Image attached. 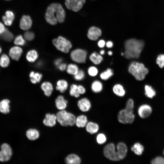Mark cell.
<instances>
[{
    "label": "cell",
    "instance_id": "obj_1",
    "mask_svg": "<svg viewBox=\"0 0 164 164\" xmlns=\"http://www.w3.org/2000/svg\"><path fill=\"white\" fill-rule=\"evenodd\" d=\"M65 11L58 3H53L47 7L45 13V19L46 22L52 25H56L58 22H63L65 18Z\"/></svg>",
    "mask_w": 164,
    "mask_h": 164
},
{
    "label": "cell",
    "instance_id": "obj_2",
    "mask_svg": "<svg viewBox=\"0 0 164 164\" xmlns=\"http://www.w3.org/2000/svg\"><path fill=\"white\" fill-rule=\"evenodd\" d=\"M144 45V42L141 40L135 39L127 40L125 43V56L127 59L138 58Z\"/></svg>",
    "mask_w": 164,
    "mask_h": 164
},
{
    "label": "cell",
    "instance_id": "obj_3",
    "mask_svg": "<svg viewBox=\"0 0 164 164\" xmlns=\"http://www.w3.org/2000/svg\"><path fill=\"white\" fill-rule=\"evenodd\" d=\"M128 71L138 80H144L149 72L148 69L143 64L136 61H133L130 64Z\"/></svg>",
    "mask_w": 164,
    "mask_h": 164
},
{
    "label": "cell",
    "instance_id": "obj_4",
    "mask_svg": "<svg viewBox=\"0 0 164 164\" xmlns=\"http://www.w3.org/2000/svg\"><path fill=\"white\" fill-rule=\"evenodd\" d=\"M56 116L57 120L62 126H72L75 124L76 116L64 110H60L57 113Z\"/></svg>",
    "mask_w": 164,
    "mask_h": 164
},
{
    "label": "cell",
    "instance_id": "obj_5",
    "mask_svg": "<svg viewBox=\"0 0 164 164\" xmlns=\"http://www.w3.org/2000/svg\"><path fill=\"white\" fill-rule=\"evenodd\" d=\"M53 43L57 49L65 53H68L72 46L70 41L61 36L53 39Z\"/></svg>",
    "mask_w": 164,
    "mask_h": 164
},
{
    "label": "cell",
    "instance_id": "obj_6",
    "mask_svg": "<svg viewBox=\"0 0 164 164\" xmlns=\"http://www.w3.org/2000/svg\"><path fill=\"white\" fill-rule=\"evenodd\" d=\"M133 111L128 110L125 108L120 110L117 116L119 122L123 124L132 123L135 119Z\"/></svg>",
    "mask_w": 164,
    "mask_h": 164
},
{
    "label": "cell",
    "instance_id": "obj_7",
    "mask_svg": "<svg viewBox=\"0 0 164 164\" xmlns=\"http://www.w3.org/2000/svg\"><path fill=\"white\" fill-rule=\"evenodd\" d=\"M104 156L110 160L113 161H120L116 149V147L113 143L107 144L103 149Z\"/></svg>",
    "mask_w": 164,
    "mask_h": 164
},
{
    "label": "cell",
    "instance_id": "obj_8",
    "mask_svg": "<svg viewBox=\"0 0 164 164\" xmlns=\"http://www.w3.org/2000/svg\"><path fill=\"white\" fill-rule=\"evenodd\" d=\"M87 52L85 50L77 49L73 50L70 53V57L74 61L78 63L86 62Z\"/></svg>",
    "mask_w": 164,
    "mask_h": 164
},
{
    "label": "cell",
    "instance_id": "obj_9",
    "mask_svg": "<svg viewBox=\"0 0 164 164\" xmlns=\"http://www.w3.org/2000/svg\"><path fill=\"white\" fill-rule=\"evenodd\" d=\"M0 151V161L6 162L11 158L12 155V151L10 146L8 144L4 143L1 146Z\"/></svg>",
    "mask_w": 164,
    "mask_h": 164
},
{
    "label": "cell",
    "instance_id": "obj_10",
    "mask_svg": "<svg viewBox=\"0 0 164 164\" xmlns=\"http://www.w3.org/2000/svg\"><path fill=\"white\" fill-rule=\"evenodd\" d=\"M85 2V0H65V4L68 9L77 12L82 8Z\"/></svg>",
    "mask_w": 164,
    "mask_h": 164
},
{
    "label": "cell",
    "instance_id": "obj_11",
    "mask_svg": "<svg viewBox=\"0 0 164 164\" xmlns=\"http://www.w3.org/2000/svg\"><path fill=\"white\" fill-rule=\"evenodd\" d=\"M32 24V21L31 17L29 15H24L20 20L19 26L22 29L27 31L31 28Z\"/></svg>",
    "mask_w": 164,
    "mask_h": 164
},
{
    "label": "cell",
    "instance_id": "obj_12",
    "mask_svg": "<svg viewBox=\"0 0 164 164\" xmlns=\"http://www.w3.org/2000/svg\"><path fill=\"white\" fill-rule=\"evenodd\" d=\"M116 147L119 160L125 159L128 152V148L126 145L124 143L121 142H119Z\"/></svg>",
    "mask_w": 164,
    "mask_h": 164
},
{
    "label": "cell",
    "instance_id": "obj_13",
    "mask_svg": "<svg viewBox=\"0 0 164 164\" xmlns=\"http://www.w3.org/2000/svg\"><path fill=\"white\" fill-rule=\"evenodd\" d=\"M77 106L81 111L87 112L91 109V104L90 101L87 98L84 97L78 101Z\"/></svg>",
    "mask_w": 164,
    "mask_h": 164
},
{
    "label": "cell",
    "instance_id": "obj_14",
    "mask_svg": "<svg viewBox=\"0 0 164 164\" xmlns=\"http://www.w3.org/2000/svg\"><path fill=\"white\" fill-rule=\"evenodd\" d=\"M101 35V31L99 28L95 26H92L88 30L87 36L91 40L95 41L98 39Z\"/></svg>",
    "mask_w": 164,
    "mask_h": 164
},
{
    "label": "cell",
    "instance_id": "obj_15",
    "mask_svg": "<svg viewBox=\"0 0 164 164\" xmlns=\"http://www.w3.org/2000/svg\"><path fill=\"white\" fill-rule=\"evenodd\" d=\"M152 108L147 104L142 105L139 108L138 113L140 117L142 118H146L149 116L151 113Z\"/></svg>",
    "mask_w": 164,
    "mask_h": 164
},
{
    "label": "cell",
    "instance_id": "obj_16",
    "mask_svg": "<svg viewBox=\"0 0 164 164\" xmlns=\"http://www.w3.org/2000/svg\"><path fill=\"white\" fill-rule=\"evenodd\" d=\"M56 115L48 113L46 114L45 118L43 121V123L47 126L52 127L56 125Z\"/></svg>",
    "mask_w": 164,
    "mask_h": 164
},
{
    "label": "cell",
    "instance_id": "obj_17",
    "mask_svg": "<svg viewBox=\"0 0 164 164\" xmlns=\"http://www.w3.org/2000/svg\"><path fill=\"white\" fill-rule=\"evenodd\" d=\"M22 53V50L21 47L18 46H14L10 49L9 55L12 59L18 60Z\"/></svg>",
    "mask_w": 164,
    "mask_h": 164
},
{
    "label": "cell",
    "instance_id": "obj_18",
    "mask_svg": "<svg viewBox=\"0 0 164 164\" xmlns=\"http://www.w3.org/2000/svg\"><path fill=\"white\" fill-rule=\"evenodd\" d=\"M15 18L14 12L10 10L7 11L5 15L3 16L2 19L4 24L6 26L12 25Z\"/></svg>",
    "mask_w": 164,
    "mask_h": 164
},
{
    "label": "cell",
    "instance_id": "obj_19",
    "mask_svg": "<svg viewBox=\"0 0 164 164\" xmlns=\"http://www.w3.org/2000/svg\"><path fill=\"white\" fill-rule=\"evenodd\" d=\"M86 131L91 134H94L97 133L99 129V125L93 121L88 122L85 126Z\"/></svg>",
    "mask_w": 164,
    "mask_h": 164
},
{
    "label": "cell",
    "instance_id": "obj_20",
    "mask_svg": "<svg viewBox=\"0 0 164 164\" xmlns=\"http://www.w3.org/2000/svg\"><path fill=\"white\" fill-rule=\"evenodd\" d=\"M55 102L56 108L60 110H64L67 107V101L62 95L59 96L57 97Z\"/></svg>",
    "mask_w": 164,
    "mask_h": 164
},
{
    "label": "cell",
    "instance_id": "obj_21",
    "mask_svg": "<svg viewBox=\"0 0 164 164\" xmlns=\"http://www.w3.org/2000/svg\"><path fill=\"white\" fill-rule=\"evenodd\" d=\"M88 122L87 116L81 114L76 118L75 125L78 128H82L85 127Z\"/></svg>",
    "mask_w": 164,
    "mask_h": 164
},
{
    "label": "cell",
    "instance_id": "obj_22",
    "mask_svg": "<svg viewBox=\"0 0 164 164\" xmlns=\"http://www.w3.org/2000/svg\"><path fill=\"white\" fill-rule=\"evenodd\" d=\"M65 162L67 164H80L81 160L80 157L77 155L71 154L66 157Z\"/></svg>",
    "mask_w": 164,
    "mask_h": 164
},
{
    "label": "cell",
    "instance_id": "obj_23",
    "mask_svg": "<svg viewBox=\"0 0 164 164\" xmlns=\"http://www.w3.org/2000/svg\"><path fill=\"white\" fill-rule=\"evenodd\" d=\"M112 91L115 94L119 97L124 96L126 93L123 86L119 84H117L114 85L112 88Z\"/></svg>",
    "mask_w": 164,
    "mask_h": 164
},
{
    "label": "cell",
    "instance_id": "obj_24",
    "mask_svg": "<svg viewBox=\"0 0 164 164\" xmlns=\"http://www.w3.org/2000/svg\"><path fill=\"white\" fill-rule=\"evenodd\" d=\"M41 88L46 96L49 97L51 95L53 89L51 83L48 82H44L41 84Z\"/></svg>",
    "mask_w": 164,
    "mask_h": 164
},
{
    "label": "cell",
    "instance_id": "obj_25",
    "mask_svg": "<svg viewBox=\"0 0 164 164\" xmlns=\"http://www.w3.org/2000/svg\"><path fill=\"white\" fill-rule=\"evenodd\" d=\"M26 135L29 139L35 140L39 138V132L35 129L30 128L27 131Z\"/></svg>",
    "mask_w": 164,
    "mask_h": 164
},
{
    "label": "cell",
    "instance_id": "obj_26",
    "mask_svg": "<svg viewBox=\"0 0 164 164\" xmlns=\"http://www.w3.org/2000/svg\"><path fill=\"white\" fill-rule=\"evenodd\" d=\"M90 60L95 65L100 64L103 60L101 55L97 52H94L91 53L89 57Z\"/></svg>",
    "mask_w": 164,
    "mask_h": 164
},
{
    "label": "cell",
    "instance_id": "obj_27",
    "mask_svg": "<svg viewBox=\"0 0 164 164\" xmlns=\"http://www.w3.org/2000/svg\"><path fill=\"white\" fill-rule=\"evenodd\" d=\"M10 101L7 99L2 100L0 102V112L3 114H7L10 112Z\"/></svg>",
    "mask_w": 164,
    "mask_h": 164
},
{
    "label": "cell",
    "instance_id": "obj_28",
    "mask_svg": "<svg viewBox=\"0 0 164 164\" xmlns=\"http://www.w3.org/2000/svg\"><path fill=\"white\" fill-rule=\"evenodd\" d=\"M91 88L93 92L98 93L101 92L103 89V84L100 81L95 80L92 83Z\"/></svg>",
    "mask_w": 164,
    "mask_h": 164
},
{
    "label": "cell",
    "instance_id": "obj_29",
    "mask_svg": "<svg viewBox=\"0 0 164 164\" xmlns=\"http://www.w3.org/2000/svg\"><path fill=\"white\" fill-rule=\"evenodd\" d=\"M67 87L68 83L64 80H60L57 82L56 89L61 93L64 92L67 89Z\"/></svg>",
    "mask_w": 164,
    "mask_h": 164
},
{
    "label": "cell",
    "instance_id": "obj_30",
    "mask_svg": "<svg viewBox=\"0 0 164 164\" xmlns=\"http://www.w3.org/2000/svg\"><path fill=\"white\" fill-rule=\"evenodd\" d=\"M143 146L139 143H136L132 147L131 150L134 153L137 155H140L143 151Z\"/></svg>",
    "mask_w": 164,
    "mask_h": 164
},
{
    "label": "cell",
    "instance_id": "obj_31",
    "mask_svg": "<svg viewBox=\"0 0 164 164\" xmlns=\"http://www.w3.org/2000/svg\"><path fill=\"white\" fill-rule=\"evenodd\" d=\"M38 57V54L35 50H31L28 52L26 55V58L29 62H33L35 61Z\"/></svg>",
    "mask_w": 164,
    "mask_h": 164
},
{
    "label": "cell",
    "instance_id": "obj_32",
    "mask_svg": "<svg viewBox=\"0 0 164 164\" xmlns=\"http://www.w3.org/2000/svg\"><path fill=\"white\" fill-rule=\"evenodd\" d=\"M113 74V70L111 68H108L100 73V77L102 80H106L111 78Z\"/></svg>",
    "mask_w": 164,
    "mask_h": 164
},
{
    "label": "cell",
    "instance_id": "obj_33",
    "mask_svg": "<svg viewBox=\"0 0 164 164\" xmlns=\"http://www.w3.org/2000/svg\"><path fill=\"white\" fill-rule=\"evenodd\" d=\"M29 77L31 81L35 84L40 81L42 78V75L39 73H35L34 71H32L29 74Z\"/></svg>",
    "mask_w": 164,
    "mask_h": 164
},
{
    "label": "cell",
    "instance_id": "obj_34",
    "mask_svg": "<svg viewBox=\"0 0 164 164\" xmlns=\"http://www.w3.org/2000/svg\"><path fill=\"white\" fill-rule=\"evenodd\" d=\"M79 70L78 67L75 64H70L67 68V71L69 74L74 75Z\"/></svg>",
    "mask_w": 164,
    "mask_h": 164
},
{
    "label": "cell",
    "instance_id": "obj_35",
    "mask_svg": "<svg viewBox=\"0 0 164 164\" xmlns=\"http://www.w3.org/2000/svg\"><path fill=\"white\" fill-rule=\"evenodd\" d=\"M10 60L8 56L5 54H3L0 57V66L3 67H7L9 64Z\"/></svg>",
    "mask_w": 164,
    "mask_h": 164
},
{
    "label": "cell",
    "instance_id": "obj_36",
    "mask_svg": "<svg viewBox=\"0 0 164 164\" xmlns=\"http://www.w3.org/2000/svg\"><path fill=\"white\" fill-rule=\"evenodd\" d=\"M2 39L7 41H10L13 39V34L9 30L6 29L5 31L1 35Z\"/></svg>",
    "mask_w": 164,
    "mask_h": 164
},
{
    "label": "cell",
    "instance_id": "obj_37",
    "mask_svg": "<svg viewBox=\"0 0 164 164\" xmlns=\"http://www.w3.org/2000/svg\"><path fill=\"white\" fill-rule=\"evenodd\" d=\"M96 140L98 144L101 145L104 144L106 142L107 137L104 133H100L96 136Z\"/></svg>",
    "mask_w": 164,
    "mask_h": 164
},
{
    "label": "cell",
    "instance_id": "obj_38",
    "mask_svg": "<svg viewBox=\"0 0 164 164\" xmlns=\"http://www.w3.org/2000/svg\"><path fill=\"white\" fill-rule=\"evenodd\" d=\"M145 94L148 97L152 98L155 95V92L151 86L148 85H145Z\"/></svg>",
    "mask_w": 164,
    "mask_h": 164
},
{
    "label": "cell",
    "instance_id": "obj_39",
    "mask_svg": "<svg viewBox=\"0 0 164 164\" xmlns=\"http://www.w3.org/2000/svg\"><path fill=\"white\" fill-rule=\"evenodd\" d=\"M77 85L75 84H72L70 87V94L71 96L77 98L80 96L77 90Z\"/></svg>",
    "mask_w": 164,
    "mask_h": 164
},
{
    "label": "cell",
    "instance_id": "obj_40",
    "mask_svg": "<svg viewBox=\"0 0 164 164\" xmlns=\"http://www.w3.org/2000/svg\"><path fill=\"white\" fill-rule=\"evenodd\" d=\"M14 43L17 46H23L26 43L25 39L22 35H19L15 38Z\"/></svg>",
    "mask_w": 164,
    "mask_h": 164
},
{
    "label": "cell",
    "instance_id": "obj_41",
    "mask_svg": "<svg viewBox=\"0 0 164 164\" xmlns=\"http://www.w3.org/2000/svg\"><path fill=\"white\" fill-rule=\"evenodd\" d=\"M87 73L90 76L94 77L97 75L98 70V69L95 66H91L88 69Z\"/></svg>",
    "mask_w": 164,
    "mask_h": 164
},
{
    "label": "cell",
    "instance_id": "obj_42",
    "mask_svg": "<svg viewBox=\"0 0 164 164\" xmlns=\"http://www.w3.org/2000/svg\"><path fill=\"white\" fill-rule=\"evenodd\" d=\"M74 76V78L78 81L83 80L85 77L84 72L82 70H79L77 73Z\"/></svg>",
    "mask_w": 164,
    "mask_h": 164
},
{
    "label": "cell",
    "instance_id": "obj_43",
    "mask_svg": "<svg viewBox=\"0 0 164 164\" xmlns=\"http://www.w3.org/2000/svg\"><path fill=\"white\" fill-rule=\"evenodd\" d=\"M134 108V101L132 99L130 98L126 102L125 108L128 110L133 111Z\"/></svg>",
    "mask_w": 164,
    "mask_h": 164
},
{
    "label": "cell",
    "instance_id": "obj_44",
    "mask_svg": "<svg viewBox=\"0 0 164 164\" xmlns=\"http://www.w3.org/2000/svg\"><path fill=\"white\" fill-rule=\"evenodd\" d=\"M24 38L25 39L28 41L32 40L35 37V34L31 31H27L24 34Z\"/></svg>",
    "mask_w": 164,
    "mask_h": 164
},
{
    "label": "cell",
    "instance_id": "obj_45",
    "mask_svg": "<svg viewBox=\"0 0 164 164\" xmlns=\"http://www.w3.org/2000/svg\"><path fill=\"white\" fill-rule=\"evenodd\" d=\"M156 62L161 68L164 67V54L159 55L156 59Z\"/></svg>",
    "mask_w": 164,
    "mask_h": 164
},
{
    "label": "cell",
    "instance_id": "obj_46",
    "mask_svg": "<svg viewBox=\"0 0 164 164\" xmlns=\"http://www.w3.org/2000/svg\"><path fill=\"white\" fill-rule=\"evenodd\" d=\"M151 163L153 164H164V158L158 156L152 160Z\"/></svg>",
    "mask_w": 164,
    "mask_h": 164
},
{
    "label": "cell",
    "instance_id": "obj_47",
    "mask_svg": "<svg viewBox=\"0 0 164 164\" xmlns=\"http://www.w3.org/2000/svg\"><path fill=\"white\" fill-rule=\"evenodd\" d=\"M77 90L80 94H84L86 91L85 88L81 85H79L77 86Z\"/></svg>",
    "mask_w": 164,
    "mask_h": 164
},
{
    "label": "cell",
    "instance_id": "obj_48",
    "mask_svg": "<svg viewBox=\"0 0 164 164\" xmlns=\"http://www.w3.org/2000/svg\"><path fill=\"white\" fill-rule=\"evenodd\" d=\"M106 45L105 41L103 39L100 40L97 43V45L100 48H104Z\"/></svg>",
    "mask_w": 164,
    "mask_h": 164
},
{
    "label": "cell",
    "instance_id": "obj_49",
    "mask_svg": "<svg viewBox=\"0 0 164 164\" xmlns=\"http://www.w3.org/2000/svg\"><path fill=\"white\" fill-rule=\"evenodd\" d=\"M57 67L60 70L63 71L67 68V66L66 63H62Z\"/></svg>",
    "mask_w": 164,
    "mask_h": 164
},
{
    "label": "cell",
    "instance_id": "obj_50",
    "mask_svg": "<svg viewBox=\"0 0 164 164\" xmlns=\"http://www.w3.org/2000/svg\"><path fill=\"white\" fill-rule=\"evenodd\" d=\"M5 28L4 25L0 22V35L2 34L5 30Z\"/></svg>",
    "mask_w": 164,
    "mask_h": 164
},
{
    "label": "cell",
    "instance_id": "obj_51",
    "mask_svg": "<svg viewBox=\"0 0 164 164\" xmlns=\"http://www.w3.org/2000/svg\"><path fill=\"white\" fill-rule=\"evenodd\" d=\"M63 60L62 59L59 58L56 60L54 62L55 65L58 67L60 64L62 63Z\"/></svg>",
    "mask_w": 164,
    "mask_h": 164
},
{
    "label": "cell",
    "instance_id": "obj_52",
    "mask_svg": "<svg viewBox=\"0 0 164 164\" xmlns=\"http://www.w3.org/2000/svg\"><path fill=\"white\" fill-rule=\"evenodd\" d=\"M106 46L108 48H110L113 46V43L111 41H108L106 43Z\"/></svg>",
    "mask_w": 164,
    "mask_h": 164
},
{
    "label": "cell",
    "instance_id": "obj_53",
    "mask_svg": "<svg viewBox=\"0 0 164 164\" xmlns=\"http://www.w3.org/2000/svg\"><path fill=\"white\" fill-rule=\"evenodd\" d=\"M105 51L104 50H102L100 51V54L101 55H103L104 54Z\"/></svg>",
    "mask_w": 164,
    "mask_h": 164
},
{
    "label": "cell",
    "instance_id": "obj_54",
    "mask_svg": "<svg viewBox=\"0 0 164 164\" xmlns=\"http://www.w3.org/2000/svg\"><path fill=\"white\" fill-rule=\"evenodd\" d=\"M108 53L109 56H111L113 54V52L112 51L110 50L108 51Z\"/></svg>",
    "mask_w": 164,
    "mask_h": 164
},
{
    "label": "cell",
    "instance_id": "obj_55",
    "mask_svg": "<svg viewBox=\"0 0 164 164\" xmlns=\"http://www.w3.org/2000/svg\"><path fill=\"white\" fill-rule=\"evenodd\" d=\"M121 54L122 56H124V55H125L124 53H123V52L121 53Z\"/></svg>",
    "mask_w": 164,
    "mask_h": 164
},
{
    "label": "cell",
    "instance_id": "obj_56",
    "mask_svg": "<svg viewBox=\"0 0 164 164\" xmlns=\"http://www.w3.org/2000/svg\"><path fill=\"white\" fill-rule=\"evenodd\" d=\"M1 52H2V49L0 46V53H1Z\"/></svg>",
    "mask_w": 164,
    "mask_h": 164
},
{
    "label": "cell",
    "instance_id": "obj_57",
    "mask_svg": "<svg viewBox=\"0 0 164 164\" xmlns=\"http://www.w3.org/2000/svg\"></svg>",
    "mask_w": 164,
    "mask_h": 164
},
{
    "label": "cell",
    "instance_id": "obj_58",
    "mask_svg": "<svg viewBox=\"0 0 164 164\" xmlns=\"http://www.w3.org/2000/svg\"></svg>",
    "mask_w": 164,
    "mask_h": 164
}]
</instances>
